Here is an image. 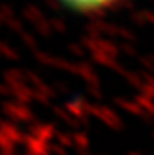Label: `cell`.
I'll return each mask as SVG.
<instances>
[{
	"label": "cell",
	"instance_id": "1",
	"mask_svg": "<svg viewBox=\"0 0 154 155\" xmlns=\"http://www.w3.org/2000/svg\"><path fill=\"white\" fill-rule=\"evenodd\" d=\"M58 2L76 13H96L112 6L118 0H58Z\"/></svg>",
	"mask_w": 154,
	"mask_h": 155
}]
</instances>
